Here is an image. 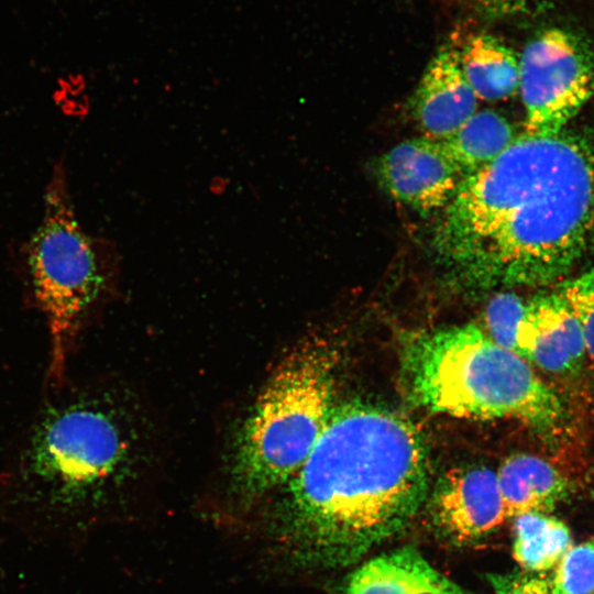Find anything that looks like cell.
<instances>
[{
    "instance_id": "cell-20",
    "label": "cell",
    "mask_w": 594,
    "mask_h": 594,
    "mask_svg": "<svg viewBox=\"0 0 594 594\" xmlns=\"http://www.w3.org/2000/svg\"><path fill=\"white\" fill-rule=\"evenodd\" d=\"M558 0H476L480 11L487 18L502 19L543 13Z\"/></svg>"
},
{
    "instance_id": "cell-21",
    "label": "cell",
    "mask_w": 594,
    "mask_h": 594,
    "mask_svg": "<svg viewBox=\"0 0 594 594\" xmlns=\"http://www.w3.org/2000/svg\"><path fill=\"white\" fill-rule=\"evenodd\" d=\"M488 579L495 594H550V582L536 573L492 574Z\"/></svg>"
},
{
    "instance_id": "cell-4",
    "label": "cell",
    "mask_w": 594,
    "mask_h": 594,
    "mask_svg": "<svg viewBox=\"0 0 594 594\" xmlns=\"http://www.w3.org/2000/svg\"><path fill=\"white\" fill-rule=\"evenodd\" d=\"M404 367L414 399L431 411L515 419L554 451H565L576 440L572 398L474 324L419 334L405 348Z\"/></svg>"
},
{
    "instance_id": "cell-1",
    "label": "cell",
    "mask_w": 594,
    "mask_h": 594,
    "mask_svg": "<svg viewBox=\"0 0 594 594\" xmlns=\"http://www.w3.org/2000/svg\"><path fill=\"white\" fill-rule=\"evenodd\" d=\"M594 227V147L566 129L524 133L464 176L432 233L438 260L475 286L558 284Z\"/></svg>"
},
{
    "instance_id": "cell-14",
    "label": "cell",
    "mask_w": 594,
    "mask_h": 594,
    "mask_svg": "<svg viewBox=\"0 0 594 594\" xmlns=\"http://www.w3.org/2000/svg\"><path fill=\"white\" fill-rule=\"evenodd\" d=\"M462 73L477 99L498 101L514 96L519 85V58L498 37L479 33L458 48Z\"/></svg>"
},
{
    "instance_id": "cell-15",
    "label": "cell",
    "mask_w": 594,
    "mask_h": 594,
    "mask_svg": "<svg viewBox=\"0 0 594 594\" xmlns=\"http://www.w3.org/2000/svg\"><path fill=\"white\" fill-rule=\"evenodd\" d=\"M516 139L510 123L496 111H476L454 133L440 141L462 176L495 161Z\"/></svg>"
},
{
    "instance_id": "cell-16",
    "label": "cell",
    "mask_w": 594,
    "mask_h": 594,
    "mask_svg": "<svg viewBox=\"0 0 594 594\" xmlns=\"http://www.w3.org/2000/svg\"><path fill=\"white\" fill-rule=\"evenodd\" d=\"M570 547V530L558 518L538 512L514 517L513 556L526 572L552 569Z\"/></svg>"
},
{
    "instance_id": "cell-2",
    "label": "cell",
    "mask_w": 594,
    "mask_h": 594,
    "mask_svg": "<svg viewBox=\"0 0 594 594\" xmlns=\"http://www.w3.org/2000/svg\"><path fill=\"white\" fill-rule=\"evenodd\" d=\"M287 486L282 528L294 554L320 566L355 563L402 532L427 497L424 438L387 408L333 407Z\"/></svg>"
},
{
    "instance_id": "cell-11",
    "label": "cell",
    "mask_w": 594,
    "mask_h": 594,
    "mask_svg": "<svg viewBox=\"0 0 594 594\" xmlns=\"http://www.w3.org/2000/svg\"><path fill=\"white\" fill-rule=\"evenodd\" d=\"M477 100L460 67L458 47L446 44L422 74L413 111L425 136L442 141L477 111Z\"/></svg>"
},
{
    "instance_id": "cell-5",
    "label": "cell",
    "mask_w": 594,
    "mask_h": 594,
    "mask_svg": "<svg viewBox=\"0 0 594 594\" xmlns=\"http://www.w3.org/2000/svg\"><path fill=\"white\" fill-rule=\"evenodd\" d=\"M337 366L322 338L300 341L279 361L239 435L233 473L245 494L285 485L302 465L334 407Z\"/></svg>"
},
{
    "instance_id": "cell-17",
    "label": "cell",
    "mask_w": 594,
    "mask_h": 594,
    "mask_svg": "<svg viewBox=\"0 0 594 594\" xmlns=\"http://www.w3.org/2000/svg\"><path fill=\"white\" fill-rule=\"evenodd\" d=\"M550 594H594V538L563 554L556 565Z\"/></svg>"
},
{
    "instance_id": "cell-6",
    "label": "cell",
    "mask_w": 594,
    "mask_h": 594,
    "mask_svg": "<svg viewBox=\"0 0 594 594\" xmlns=\"http://www.w3.org/2000/svg\"><path fill=\"white\" fill-rule=\"evenodd\" d=\"M25 276L29 301L43 315L48 332L44 387L55 389L69 378L70 356L108 283L61 178L47 190L42 223L28 245Z\"/></svg>"
},
{
    "instance_id": "cell-19",
    "label": "cell",
    "mask_w": 594,
    "mask_h": 594,
    "mask_svg": "<svg viewBox=\"0 0 594 594\" xmlns=\"http://www.w3.org/2000/svg\"><path fill=\"white\" fill-rule=\"evenodd\" d=\"M526 299L514 293L493 297L485 310L487 334L499 345L516 353L517 334Z\"/></svg>"
},
{
    "instance_id": "cell-13",
    "label": "cell",
    "mask_w": 594,
    "mask_h": 594,
    "mask_svg": "<svg viewBox=\"0 0 594 594\" xmlns=\"http://www.w3.org/2000/svg\"><path fill=\"white\" fill-rule=\"evenodd\" d=\"M507 518L551 512L573 492L572 481L556 464L538 455L517 453L496 471Z\"/></svg>"
},
{
    "instance_id": "cell-18",
    "label": "cell",
    "mask_w": 594,
    "mask_h": 594,
    "mask_svg": "<svg viewBox=\"0 0 594 594\" xmlns=\"http://www.w3.org/2000/svg\"><path fill=\"white\" fill-rule=\"evenodd\" d=\"M573 312L584 338L590 378L594 383V268L557 284Z\"/></svg>"
},
{
    "instance_id": "cell-10",
    "label": "cell",
    "mask_w": 594,
    "mask_h": 594,
    "mask_svg": "<svg viewBox=\"0 0 594 594\" xmlns=\"http://www.w3.org/2000/svg\"><path fill=\"white\" fill-rule=\"evenodd\" d=\"M431 518L441 536L457 544L495 530L508 519L496 472L465 466L444 473L432 493Z\"/></svg>"
},
{
    "instance_id": "cell-12",
    "label": "cell",
    "mask_w": 594,
    "mask_h": 594,
    "mask_svg": "<svg viewBox=\"0 0 594 594\" xmlns=\"http://www.w3.org/2000/svg\"><path fill=\"white\" fill-rule=\"evenodd\" d=\"M342 594H468L414 548L405 547L364 562Z\"/></svg>"
},
{
    "instance_id": "cell-9",
    "label": "cell",
    "mask_w": 594,
    "mask_h": 594,
    "mask_svg": "<svg viewBox=\"0 0 594 594\" xmlns=\"http://www.w3.org/2000/svg\"><path fill=\"white\" fill-rule=\"evenodd\" d=\"M375 173L392 198L420 212L442 210L463 178L441 142L426 136L392 147L378 158Z\"/></svg>"
},
{
    "instance_id": "cell-7",
    "label": "cell",
    "mask_w": 594,
    "mask_h": 594,
    "mask_svg": "<svg viewBox=\"0 0 594 594\" xmlns=\"http://www.w3.org/2000/svg\"><path fill=\"white\" fill-rule=\"evenodd\" d=\"M525 132L556 134L594 97V51L569 26L538 32L519 57Z\"/></svg>"
},
{
    "instance_id": "cell-8",
    "label": "cell",
    "mask_w": 594,
    "mask_h": 594,
    "mask_svg": "<svg viewBox=\"0 0 594 594\" xmlns=\"http://www.w3.org/2000/svg\"><path fill=\"white\" fill-rule=\"evenodd\" d=\"M516 353L561 382L571 398L591 380L580 322L558 287L526 299Z\"/></svg>"
},
{
    "instance_id": "cell-3",
    "label": "cell",
    "mask_w": 594,
    "mask_h": 594,
    "mask_svg": "<svg viewBox=\"0 0 594 594\" xmlns=\"http://www.w3.org/2000/svg\"><path fill=\"white\" fill-rule=\"evenodd\" d=\"M131 453L112 392L70 378L45 389L0 470V517L34 541L70 546Z\"/></svg>"
}]
</instances>
